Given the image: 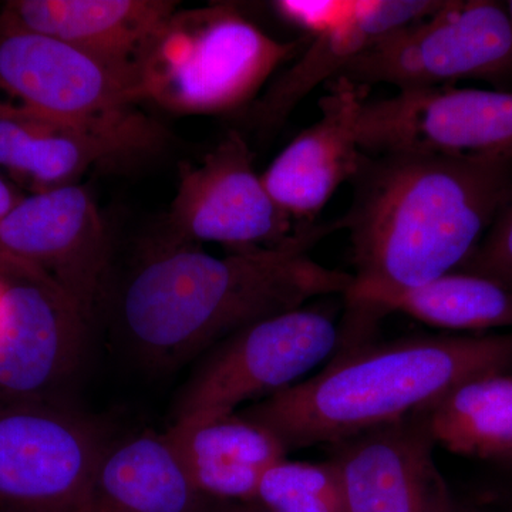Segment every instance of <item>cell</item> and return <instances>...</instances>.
Wrapping results in <instances>:
<instances>
[{
	"mask_svg": "<svg viewBox=\"0 0 512 512\" xmlns=\"http://www.w3.org/2000/svg\"><path fill=\"white\" fill-rule=\"evenodd\" d=\"M107 444L62 403L0 400V512H90Z\"/></svg>",
	"mask_w": 512,
	"mask_h": 512,
	"instance_id": "cell-9",
	"label": "cell"
},
{
	"mask_svg": "<svg viewBox=\"0 0 512 512\" xmlns=\"http://www.w3.org/2000/svg\"><path fill=\"white\" fill-rule=\"evenodd\" d=\"M348 313L373 320L384 313L453 332L512 328V288L488 276L454 271L410 288L343 296Z\"/></svg>",
	"mask_w": 512,
	"mask_h": 512,
	"instance_id": "cell-20",
	"label": "cell"
},
{
	"mask_svg": "<svg viewBox=\"0 0 512 512\" xmlns=\"http://www.w3.org/2000/svg\"><path fill=\"white\" fill-rule=\"evenodd\" d=\"M340 76L369 87L403 90L451 86L457 80L512 83V20L507 3L444 0L427 18L394 30Z\"/></svg>",
	"mask_w": 512,
	"mask_h": 512,
	"instance_id": "cell-7",
	"label": "cell"
},
{
	"mask_svg": "<svg viewBox=\"0 0 512 512\" xmlns=\"http://www.w3.org/2000/svg\"><path fill=\"white\" fill-rule=\"evenodd\" d=\"M507 9L510 12L511 20H512V0L511 2H507Z\"/></svg>",
	"mask_w": 512,
	"mask_h": 512,
	"instance_id": "cell-27",
	"label": "cell"
},
{
	"mask_svg": "<svg viewBox=\"0 0 512 512\" xmlns=\"http://www.w3.org/2000/svg\"><path fill=\"white\" fill-rule=\"evenodd\" d=\"M0 400L60 403L90 325L53 282L0 272Z\"/></svg>",
	"mask_w": 512,
	"mask_h": 512,
	"instance_id": "cell-12",
	"label": "cell"
},
{
	"mask_svg": "<svg viewBox=\"0 0 512 512\" xmlns=\"http://www.w3.org/2000/svg\"><path fill=\"white\" fill-rule=\"evenodd\" d=\"M89 504L90 512H215L164 433L107 444Z\"/></svg>",
	"mask_w": 512,
	"mask_h": 512,
	"instance_id": "cell-19",
	"label": "cell"
},
{
	"mask_svg": "<svg viewBox=\"0 0 512 512\" xmlns=\"http://www.w3.org/2000/svg\"><path fill=\"white\" fill-rule=\"evenodd\" d=\"M443 0H356V8L339 25L309 37L296 62L276 77L248 107L247 120L272 131L320 83L340 76L357 56L394 30L430 16Z\"/></svg>",
	"mask_w": 512,
	"mask_h": 512,
	"instance_id": "cell-16",
	"label": "cell"
},
{
	"mask_svg": "<svg viewBox=\"0 0 512 512\" xmlns=\"http://www.w3.org/2000/svg\"><path fill=\"white\" fill-rule=\"evenodd\" d=\"M325 369L238 410L286 450L343 443L424 413L476 377L512 369V332L343 345Z\"/></svg>",
	"mask_w": 512,
	"mask_h": 512,
	"instance_id": "cell-3",
	"label": "cell"
},
{
	"mask_svg": "<svg viewBox=\"0 0 512 512\" xmlns=\"http://www.w3.org/2000/svg\"><path fill=\"white\" fill-rule=\"evenodd\" d=\"M434 443L451 453L512 460V377L495 373L454 387L423 413Z\"/></svg>",
	"mask_w": 512,
	"mask_h": 512,
	"instance_id": "cell-21",
	"label": "cell"
},
{
	"mask_svg": "<svg viewBox=\"0 0 512 512\" xmlns=\"http://www.w3.org/2000/svg\"><path fill=\"white\" fill-rule=\"evenodd\" d=\"M348 229L356 274L349 293L410 288L457 271L512 197V161L365 153Z\"/></svg>",
	"mask_w": 512,
	"mask_h": 512,
	"instance_id": "cell-2",
	"label": "cell"
},
{
	"mask_svg": "<svg viewBox=\"0 0 512 512\" xmlns=\"http://www.w3.org/2000/svg\"><path fill=\"white\" fill-rule=\"evenodd\" d=\"M113 242L84 185L20 198L0 220V272L49 279L92 325L110 288Z\"/></svg>",
	"mask_w": 512,
	"mask_h": 512,
	"instance_id": "cell-8",
	"label": "cell"
},
{
	"mask_svg": "<svg viewBox=\"0 0 512 512\" xmlns=\"http://www.w3.org/2000/svg\"><path fill=\"white\" fill-rule=\"evenodd\" d=\"M330 232L322 225L285 247L224 256L161 237L143 249L104 303L137 359L171 372L252 323L345 296L353 275L308 255Z\"/></svg>",
	"mask_w": 512,
	"mask_h": 512,
	"instance_id": "cell-1",
	"label": "cell"
},
{
	"mask_svg": "<svg viewBox=\"0 0 512 512\" xmlns=\"http://www.w3.org/2000/svg\"><path fill=\"white\" fill-rule=\"evenodd\" d=\"M256 501L275 512H350L336 461L284 460L266 471Z\"/></svg>",
	"mask_w": 512,
	"mask_h": 512,
	"instance_id": "cell-22",
	"label": "cell"
},
{
	"mask_svg": "<svg viewBox=\"0 0 512 512\" xmlns=\"http://www.w3.org/2000/svg\"><path fill=\"white\" fill-rule=\"evenodd\" d=\"M272 8L279 18L311 37L348 19L356 0H278Z\"/></svg>",
	"mask_w": 512,
	"mask_h": 512,
	"instance_id": "cell-24",
	"label": "cell"
},
{
	"mask_svg": "<svg viewBox=\"0 0 512 512\" xmlns=\"http://www.w3.org/2000/svg\"><path fill=\"white\" fill-rule=\"evenodd\" d=\"M319 227L292 232L291 218L256 174L247 141L231 130L200 164L180 167L177 194L161 237L184 244L217 242L231 251L274 249Z\"/></svg>",
	"mask_w": 512,
	"mask_h": 512,
	"instance_id": "cell-11",
	"label": "cell"
},
{
	"mask_svg": "<svg viewBox=\"0 0 512 512\" xmlns=\"http://www.w3.org/2000/svg\"><path fill=\"white\" fill-rule=\"evenodd\" d=\"M164 143L160 134L67 126L0 100V167L28 178L40 191L77 184L94 165L146 158Z\"/></svg>",
	"mask_w": 512,
	"mask_h": 512,
	"instance_id": "cell-15",
	"label": "cell"
},
{
	"mask_svg": "<svg viewBox=\"0 0 512 512\" xmlns=\"http://www.w3.org/2000/svg\"><path fill=\"white\" fill-rule=\"evenodd\" d=\"M457 271L488 276L512 288V197L476 251Z\"/></svg>",
	"mask_w": 512,
	"mask_h": 512,
	"instance_id": "cell-23",
	"label": "cell"
},
{
	"mask_svg": "<svg viewBox=\"0 0 512 512\" xmlns=\"http://www.w3.org/2000/svg\"><path fill=\"white\" fill-rule=\"evenodd\" d=\"M178 5L173 0H15L6 3L0 26L134 63Z\"/></svg>",
	"mask_w": 512,
	"mask_h": 512,
	"instance_id": "cell-17",
	"label": "cell"
},
{
	"mask_svg": "<svg viewBox=\"0 0 512 512\" xmlns=\"http://www.w3.org/2000/svg\"><path fill=\"white\" fill-rule=\"evenodd\" d=\"M343 342V320L318 305L252 323L201 356L178 394L173 421L238 412L301 382Z\"/></svg>",
	"mask_w": 512,
	"mask_h": 512,
	"instance_id": "cell-5",
	"label": "cell"
},
{
	"mask_svg": "<svg viewBox=\"0 0 512 512\" xmlns=\"http://www.w3.org/2000/svg\"><path fill=\"white\" fill-rule=\"evenodd\" d=\"M0 301H2V281H0Z\"/></svg>",
	"mask_w": 512,
	"mask_h": 512,
	"instance_id": "cell-28",
	"label": "cell"
},
{
	"mask_svg": "<svg viewBox=\"0 0 512 512\" xmlns=\"http://www.w3.org/2000/svg\"><path fill=\"white\" fill-rule=\"evenodd\" d=\"M0 90L43 119L107 133H157L137 110L136 63L106 59L53 37L0 26Z\"/></svg>",
	"mask_w": 512,
	"mask_h": 512,
	"instance_id": "cell-6",
	"label": "cell"
},
{
	"mask_svg": "<svg viewBox=\"0 0 512 512\" xmlns=\"http://www.w3.org/2000/svg\"><path fill=\"white\" fill-rule=\"evenodd\" d=\"M369 92L345 76L330 80L319 100V120L293 138L261 175L278 207L302 231L316 227L336 190L359 171L365 153L357 140V120Z\"/></svg>",
	"mask_w": 512,
	"mask_h": 512,
	"instance_id": "cell-13",
	"label": "cell"
},
{
	"mask_svg": "<svg viewBox=\"0 0 512 512\" xmlns=\"http://www.w3.org/2000/svg\"><path fill=\"white\" fill-rule=\"evenodd\" d=\"M19 200L15 190L0 177V220L18 204Z\"/></svg>",
	"mask_w": 512,
	"mask_h": 512,
	"instance_id": "cell-25",
	"label": "cell"
},
{
	"mask_svg": "<svg viewBox=\"0 0 512 512\" xmlns=\"http://www.w3.org/2000/svg\"><path fill=\"white\" fill-rule=\"evenodd\" d=\"M305 46L279 42L224 3L178 8L134 63L144 100L174 114H220L248 109Z\"/></svg>",
	"mask_w": 512,
	"mask_h": 512,
	"instance_id": "cell-4",
	"label": "cell"
},
{
	"mask_svg": "<svg viewBox=\"0 0 512 512\" xmlns=\"http://www.w3.org/2000/svg\"><path fill=\"white\" fill-rule=\"evenodd\" d=\"M363 153L512 161V93L453 86L403 90L363 103Z\"/></svg>",
	"mask_w": 512,
	"mask_h": 512,
	"instance_id": "cell-10",
	"label": "cell"
},
{
	"mask_svg": "<svg viewBox=\"0 0 512 512\" xmlns=\"http://www.w3.org/2000/svg\"><path fill=\"white\" fill-rule=\"evenodd\" d=\"M235 512H275V511H271V510H268V508H265V507H262V510H249V508H244V510H241V508H239V510H234Z\"/></svg>",
	"mask_w": 512,
	"mask_h": 512,
	"instance_id": "cell-26",
	"label": "cell"
},
{
	"mask_svg": "<svg viewBox=\"0 0 512 512\" xmlns=\"http://www.w3.org/2000/svg\"><path fill=\"white\" fill-rule=\"evenodd\" d=\"M164 434L210 500L256 501L266 471L288 453L275 434L238 412L173 421Z\"/></svg>",
	"mask_w": 512,
	"mask_h": 512,
	"instance_id": "cell-18",
	"label": "cell"
},
{
	"mask_svg": "<svg viewBox=\"0 0 512 512\" xmlns=\"http://www.w3.org/2000/svg\"><path fill=\"white\" fill-rule=\"evenodd\" d=\"M222 512H235V511H234V510H232V511H222Z\"/></svg>",
	"mask_w": 512,
	"mask_h": 512,
	"instance_id": "cell-29",
	"label": "cell"
},
{
	"mask_svg": "<svg viewBox=\"0 0 512 512\" xmlns=\"http://www.w3.org/2000/svg\"><path fill=\"white\" fill-rule=\"evenodd\" d=\"M343 443L335 461L350 512H453L423 413Z\"/></svg>",
	"mask_w": 512,
	"mask_h": 512,
	"instance_id": "cell-14",
	"label": "cell"
}]
</instances>
